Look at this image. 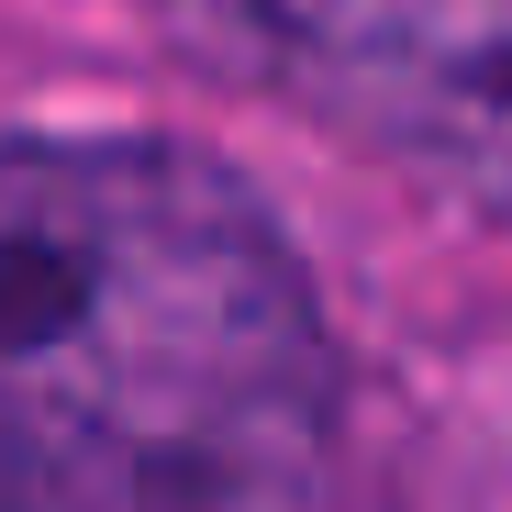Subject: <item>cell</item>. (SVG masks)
<instances>
[{
  "label": "cell",
  "mask_w": 512,
  "mask_h": 512,
  "mask_svg": "<svg viewBox=\"0 0 512 512\" xmlns=\"http://www.w3.org/2000/svg\"><path fill=\"white\" fill-rule=\"evenodd\" d=\"M0 446L45 512H323L334 334L256 190L145 134L0 145Z\"/></svg>",
  "instance_id": "obj_1"
},
{
  "label": "cell",
  "mask_w": 512,
  "mask_h": 512,
  "mask_svg": "<svg viewBox=\"0 0 512 512\" xmlns=\"http://www.w3.org/2000/svg\"><path fill=\"white\" fill-rule=\"evenodd\" d=\"M256 90L468 223H512V0H223Z\"/></svg>",
  "instance_id": "obj_2"
},
{
  "label": "cell",
  "mask_w": 512,
  "mask_h": 512,
  "mask_svg": "<svg viewBox=\"0 0 512 512\" xmlns=\"http://www.w3.org/2000/svg\"><path fill=\"white\" fill-rule=\"evenodd\" d=\"M0 512H45V490L23 479V457H12V446H0Z\"/></svg>",
  "instance_id": "obj_3"
}]
</instances>
